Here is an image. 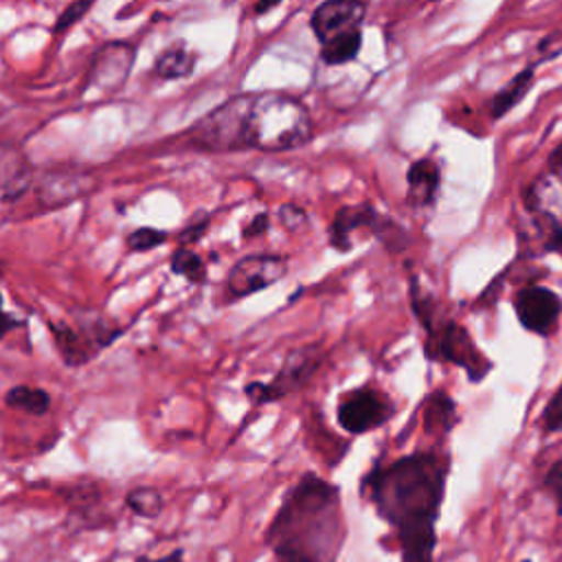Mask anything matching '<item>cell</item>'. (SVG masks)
Masks as SVG:
<instances>
[{
    "label": "cell",
    "instance_id": "obj_1",
    "mask_svg": "<svg viewBox=\"0 0 562 562\" xmlns=\"http://www.w3.org/2000/svg\"><path fill=\"white\" fill-rule=\"evenodd\" d=\"M448 470L446 457L419 450L364 474L360 490L395 529L402 562H432Z\"/></svg>",
    "mask_w": 562,
    "mask_h": 562
},
{
    "label": "cell",
    "instance_id": "obj_2",
    "mask_svg": "<svg viewBox=\"0 0 562 562\" xmlns=\"http://www.w3.org/2000/svg\"><path fill=\"white\" fill-rule=\"evenodd\" d=\"M345 542L340 490L314 472L283 496L266 529V544L279 562H334Z\"/></svg>",
    "mask_w": 562,
    "mask_h": 562
},
{
    "label": "cell",
    "instance_id": "obj_3",
    "mask_svg": "<svg viewBox=\"0 0 562 562\" xmlns=\"http://www.w3.org/2000/svg\"><path fill=\"white\" fill-rule=\"evenodd\" d=\"M411 305L426 331V356L465 369L472 382L483 380L492 371V362L479 351L470 331L457 321L446 318L432 294L419 288L417 279H411Z\"/></svg>",
    "mask_w": 562,
    "mask_h": 562
},
{
    "label": "cell",
    "instance_id": "obj_4",
    "mask_svg": "<svg viewBox=\"0 0 562 562\" xmlns=\"http://www.w3.org/2000/svg\"><path fill=\"white\" fill-rule=\"evenodd\" d=\"M312 138V123L303 105L285 94H252L246 119V145L263 151H285Z\"/></svg>",
    "mask_w": 562,
    "mask_h": 562
},
{
    "label": "cell",
    "instance_id": "obj_5",
    "mask_svg": "<svg viewBox=\"0 0 562 562\" xmlns=\"http://www.w3.org/2000/svg\"><path fill=\"white\" fill-rule=\"evenodd\" d=\"M327 235L329 246L338 252L353 250L356 244L367 237H380L391 248H402L406 244V233L371 204H349L338 209Z\"/></svg>",
    "mask_w": 562,
    "mask_h": 562
},
{
    "label": "cell",
    "instance_id": "obj_6",
    "mask_svg": "<svg viewBox=\"0 0 562 562\" xmlns=\"http://www.w3.org/2000/svg\"><path fill=\"white\" fill-rule=\"evenodd\" d=\"M323 360L325 353L321 345H301L285 356L281 369L270 382H250L244 391L248 400L255 404L283 400L285 395L303 389L310 382V378L318 371Z\"/></svg>",
    "mask_w": 562,
    "mask_h": 562
},
{
    "label": "cell",
    "instance_id": "obj_7",
    "mask_svg": "<svg viewBox=\"0 0 562 562\" xmlns=\"http://www.w3.org/2000/svg\"><path fill=\"white\" fill-rule=\"evenodd\" d=\"M252 94L235 97L204 119L195 123L191 130V138L195 145L204 149H244L246 145V119L250 110Z\"/></svg>",
    "mask_w": 562,
    "mask_h": 562
},
{
    "label": "cell",
    "instance_id": "obj_8",
    "mask_svg": "<svg viewBox=\"0 0 562 562\" xmlns=\"http://www.w3.org/2000/svg\"><path fill=\"white\" fill-rule=\"evenodd\" d=\"M50 334L64 362L79 367L90 362L92 356L108 347L119 329L108 321L88 314V318L81 323H50Z\"/></svg>",
    "mask_w": 562,
    "mask_h": 562
},
{
    "label": "cell",
    "instance_id": "obj_9",
    "mask_svg": "<svg viewBox=\"0 0 562 562\" xmlns=\"http://www.w3.org/2000/svg\"><path fill=\"white\" fill-rule=\"evenodd\" d=\"M393 411L395 406L386 397V393L371 386H358L340 395L336 406V419L340 428L349 435H364L386 424Z\"/></svg>",
    "mask_w": 562,
    "mask_h": 562
},
{
    "label": "cell",
    "instance_id": "obj_10",
    "mask_svg": "<svg viewBox=\"0 0 562 562\" xmlns=\"http://www.w3.org/2000/svg\"><path fill=\"white\" fill-rule=\"evenodd\" d=\"M512 305L522 329L536 336H551L562 316L560 294L540 283H529L520 288L514 294Z\"/></svg>",
    "mask_w": 562,
    "mask_h": 562
},
{
    "label": "cell",
    "instance_id": "obj_11",
    "mask_svg": "<svg viewBox=\"0 0 562 562\" xmlns=\"http://www.w3.org/2000/svg\"><path fill=\"white\" fill-rule=\"evenodd\" d=\"M288 272V259L283 255H248L241 257L226 277V292L233 301L246 299L263 288L277 283Z\"/></svg>",
    "mask_w": 562,
    "mask_h": 562
},
{
    "label": "cell",
    "instance_id": "obj_12",
    "mask_svg": "<svg viewBox=\"0 0 562 562\" xmlns=\"http://www.w3.org/2000/svg\"><path fill=\"white\" fill-rule=\"evenodd\" d=\"M364 20V4L360 0H327L312 13V31L318 42L360 29Z\"/></svg>",
    "mask_w": 562,
    "mask_h": 562
},
{
    "label": "cell",
    "instance_id": "obj_13",
    "mask_svg": "<svg viewBox=\"0 0 562 562\" xmlns=\"http://www.w3.org/2000/svg\"><path fill=\"white\" fill-rule=\"evenodd\" d=\"M92 189V176L86 171H77V169H55V171H46L37 187V202L44 209H57L64 206L81 195H86Z\"/></svg>",
    "mask_w": 562,
    "mask_h": 562
},
{
    "label": "cell",
    "instance_id": "obj_14",
    "mask_svg": "<svg viewBox=\"0 0 562 562\" xmlns=\"http://www.w3.org/2000/svg\"><path fill=\"white\" fill-rule=\"evenodd\" d=\"M35 182L29 156L13 143H0V202L20 200Z\"/></svg>",
    "mask_w": 562,
    "mask_h": 562
},
{
    "label": "cell",
    "instance_id": "obj_15",
    "mask_svg": "<svg viewBox=\"0 0 562 562\" xmlns=\"http://www.w3.org/2000/svg\"><path fill=\"white\" fill-rule=\"evenodd\" d=\"M134 50L127 44H108L103 46L92 64V83L99 88L114 90L127 79Z\"/></svg>",
    "mask_w": 562,
    "mask_h": 562
},
{
    "label": "cell",
    "instance_id": "obj_16",
    "mask_svg": "<svg viewBox=\"0 0 562 562\" xmlns=\"http://www.w3.org/2000/svg\"><path fill=\"white\" fill-rule=\"evenodd\" d=\"M441 173L439 167L432 158H419L408 167L406 173V184H408V204L415 209L432 206L437 191H439Z\"/></svg>",
    "mask_w": 562,
    "mask_h": 562
},
{
    "label": "cell",
    "instance_id": "obj_17",
    "mask_svg": "<svg viewBox=\"0 0 562 562\" xmlns=\"http://www.w3.org/2000/svg\"><path fill=\"white\" fill-rule=\"evenodd\" d=\"M531 81H533V68H525L522 72H518L516 77H512L492 99V116H505L509 110H514L522 99L525 94L529 92L531 88Z\"/></svg>",
    "mask_w": 562,
    "mask_h": 562
},
{
    "label": "cell",
    "instance_id": "obj_18",
    "mask_svg": "<svg viewBox=\"0 0 562 562\" xmlns=\"http://www.w3.org/2000/svg\"><path fill=\"white\" fill-rule=\"evenodd\" d=\"M7 406L15 411H24L29 415H44L50 408V395L40 389V386H29V384H18L11 386L4 395Z\"/></svg>",
    "mask_w": 562,
    "mask_h": 562
},
{
    "label": "cell",
    "instance_id": "obj_19",
    "mask_svg": "<svg viewBox=\"0 0 562 562\" xmlns=\"http://www.w3.org/2000/svg\"><path fill=\"white\" fill-rule=\"evenodd\" d=\"M457 422V408H454V402L441 393V391H435L428 400H426V408H424V426L426 430H435V428H441V430H450V426Z\"/></svg>",
    "mask_w": 562,
    "mask_h": 562
},
{
    "label": "cell",
    "instance_id": "obj_20",
    "mask_svg": "<svg viewBox=\"0 0 562 562\" xmlns=\"http://www.w3.org/2000/svg\"><path fill=\"white\" fill-rule=\"evenodd\" d=\"M360 44H362V33H360V29H356V31H349V33H342V35H336V37L323 42L321 57L325 64H345L358 55Z\"/></svg>",
    "mask_w": 562,
    "mask_h": 562
},
{
    "label": "cell",
    "instance_id": "obj_21",
    "mask_svg": "<svg viewBox=\"0 0 562 562\" xmlns=\"http://www.w3.org/2000/svg\"><path fill=\"white\" fill-rule=\"evenodd\" d=\"M195 55L184 46H171L156 59V72L165 79H178L193 70Z\"/></svg>",
    "mask_w": 562,
    "mask_h": 562
},
{
    "label": "cell",
    "instance_id": "obj_22",
    "mask_svg": "<svg viewBox=\"0 0 562 562\" xmlns=\"http://www.w3.org/2000/svg\"><path fill=\"white\" fill-rule=\"evenodd\" d=\"M125 505L136 514V516H143V518H156L162 509H165V498L162 494L151 487V485H138V487H132L127 494H125Z\"/></svg>",
    "mask_w": 562,
    "mask_h": 562
},
{
    "label": "cell",
    "instance_id": "obj_23",
    "mask_svg": "<svg viewBox=\"0 0 562 562\" xmlns=\"http://www.w3.org/2000/svg\"><path fill=\"white\" fill-rule=\"evenodd\" d=\"M171 272L178 274V277H184L189 283H202L206 279V266H204V259L189 250V248H178L173 255H171Z\"/></svg>",
    "mask_w": 562,
    "mask_h": 562
},
{
    "label": "cell",
    "instance_id": "obj_24",
    "mask_svg": "<svg viewBox=\"0 0 562 562\" xmlns=\"http://www.w3.org/2000/svg\"><path fill=\"white\" fill-rule=\"evenodd\" d=\"M165 241H167V233L165 231H158V228H151V226H143V228H136V231H132L127 235L125 246L132 252H147V250H154L156 246H160Z\"/></svg>",
    "mask_w": 562,
    "mask_h": 562
},
{
    "label": "cell",
    "instance_id": "obj_25",
    "mask_svg": "<svg viewBox=\"0 0 562 562\" xmlns=\"http://www.w3.org/2000/svg\"><path fill=\"white\" fill-rule=\"evenodd\" d=\"M540 428L544 432H562V384L553 391L540 415Z\"/></svg>",
    "mask_w": 562,
    "mask_h": 562
},
{
    "label": "cell",
    "instance_id": "obj_26",
    "mask_svg": "<svg viewBox=\"0 0 562 562\" xmlns=\"http://www.w3.org/2000/svg\"><path fill=\"white\" fill-rule=\"evenodd\" d=\"M542 485H544V490L551 494V498H553V503H555V509H558V514L562 516V457L551 463V468H549L547 474H544Z\"/></svg>",
    "mask_w": 562,
    "mask_h": 562
},
{
    "label": "cell",
    "instance_id": "obj_27",
    "mask_svg": "<svg viewBox=\"0 0 562 562\" xmlns=\"http://www.w3.org/2000/svg\"><path fill=\"white\" fill-rule=\"evenodd\" d=\"M279 220H281V224H283V228L296 231V228H301V226L307 222V215H305L303 209H299V206H294V204H283V206L279 209Z\"/></svg>",
    "mask_w": 562,
    "mask_h": 562
},
{
    "label": "cell",
    "instance_id": "obj_28",
    "mask_svg": "<svg viewBox=\"0 0 562 562\" xmlns=\"http://www.w3.org/2000/svg\"><path fill=\"white\" fill-rule=\"evenodd\" d=\"M90 4H92V0H77V2H72V4L59 15V20H57V24H55V31H64V29H68L70 24H75V22L86 13V9H90Z\"/></svg>",
    "mask_w": 562,
    "mask_h": 562
},
{
    "label": "cell",
    "instance_id": "obj_29",
    "mask_svg": "<svg viewBox=\"0 0 562 562\" xmlns=\"http://www.w3.org/2000/svg\"><path fill=\"white\" fill-rule=\"evenodd\" d=\"M268 224H270V220H268V215H266V213L255 215V217H252V222L244 228V237H257V235L266 233V231H268Z\"/></svg>",
    "mask_w": 562,
    "mask_h": 562
},
{
    "label": "cell",
    "instance_id": "obj_30",
    "mask_svg": "<svg viewBox=\"0 0 562 562\" xmlns=\"http://www.w3.org/2000/svg\"><path fill=\"white\" fill-rule=\"evenodd\" d=\"M15 327H20V321L2 307V294H0V340H2L9 331H13Z\"/></svg>",
    "mask_w": 562,
    "mask_h": 562
},
{
    "label": "cell",
    "instance_id": "obj_31",
    "mask_svg": "<svg viewBox=\"0 0 562 562\" xmlns=\"http://www.w3.org/2000/svg\"><path fill=\"white\" fill-rule=\"evenodd\" d=\"M134 562H184V555H182L180 549H176V551H171V553H167V555H162V558L140 555V558H136Z\"/></svg>",
    "mask_w": 562,
    "mask_h": 562
},
{
    "label": "cell",
    "instance_id": "obj_32",
    "mask_svg": "<svg viewBox=\"0 0 562 562\" xmlns=\"http://www.w3.org/2000/svg\"><path fill=\"white\" fill-rule=\"evenodd\" d=\"M549 165H551V171L562 180V140H560V145L551 151Z\"/></svg>",
    "mask_w": 562,
    "mask_h": 562
},
{
    "label": "cell",
    "instance_id": "obj_33",
    "mask_svg": "<svg viewBox=\"0 0 562 562\" xmlns=\"http://www.w3.org/2000/svg\"><path fill=\"white\" fill-rule=\"evenodd\" d=\"M204 228H206V222H200L198 226H189L182 235H180V239L187 244V241H193V239H198V235H202L204 233Z\"/></svg>",
    "mask_w": 562,
    "mask_h": 562
},
{
    "label": "cell",
    "instance_id": "obj_34",
    "mask_svg": "<svg viewBox=\"0 0 562 562\" xmlns=\"http://www.w3.org/2000/svg\"><path fill=\"white\" fill-rule=\"evenodd\" d=\"M281 0H259L257 2V7H255V13L257 15H261V13H266V11H270L272 7H277Z\"/></svg>",
    "mask_w": 562,
    "mask_h": 562
},
{
    "label": "cell",
    "instance_id": "obj_35",
    "mask_svg": "<svg viewBox=\"0 0 562 562\" xmlns=\"http://www.w3.org/2000/svg\"><path fill=\"white\" fill-rule=\"evenodd\" d=\"M520 562H531V560H520Z\"/></svg>",
    "mask_w": 562,
    "mask_h": 562
}]
</instances>
